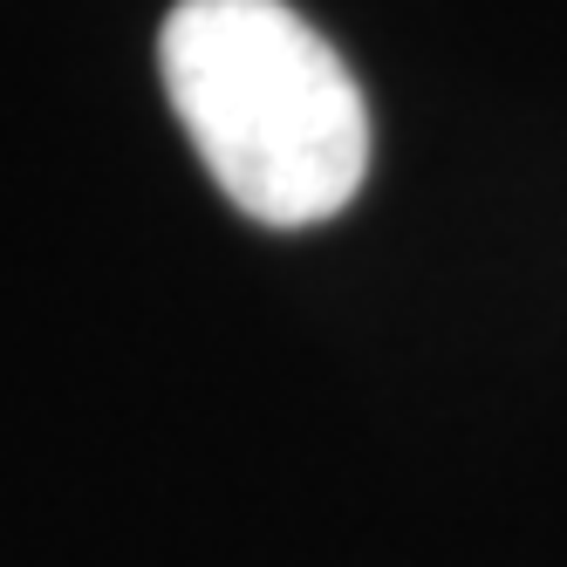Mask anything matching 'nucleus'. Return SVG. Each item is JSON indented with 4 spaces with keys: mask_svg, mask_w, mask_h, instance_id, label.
<instances>
[{
    "mask_svg": "<svg viewBox=\"0 0 567 567\" xmlns=\"http://www.w3.org/2000/svg\"><path fill=\"white\" fill-rule=\"evenodd\" d=\"M157 69L213 185L260 226H321L362 192L370 103L288 0H178Z\"/></svg>",
    "mask_w": 567,
    "mask_h": 567,
    "instance_id": "1",
    "label": "nucleus"
}]
</instances>
